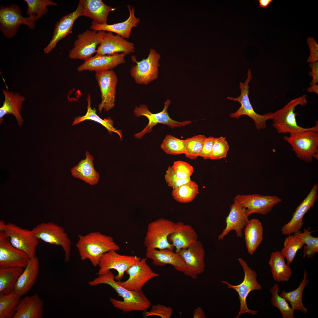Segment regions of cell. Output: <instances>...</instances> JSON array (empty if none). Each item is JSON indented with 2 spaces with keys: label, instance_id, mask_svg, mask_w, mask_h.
<instances>
[{
  "label": "cell",
  "instance_id": "36",
  "mask_svg": "<svg viewBox=\"0 0 318 318\" xmlns=\"http://www.w3.org/2000/svg\"><path fill=\"white\" fill-rule=\"evenodd\" d=\"M308 275V272L306 270H304L303 279L297 289L289 292L282 290L279 294L290 303L291 307L294 311H300L304 314L307 313L308 309L303 305L302 297L304 290L307 286L309 282V279H307Z\"/></svg>",
  "mask_w": 318,
  "mask_h": 318
},
{
  "label": "cell",
  "instance_id": "34",
  "mask_svg": "<svg viewBox=\"0 0 318 318\" xmlns=\"http://www.w3.org/2000/svg\"><path fill=\"white\" fill-rule=\"evenodd\" d=\"M269 264L272 277L275 281L287 282L289 280L292 272L289 265L286 264L285 258L280 251L271 253Z\"/></svg>",
  "mask_w": 318,
  "mask_h": 318
},
{
  "label": "cell",
  "instance_id": "39",
  "mask_svg": "<svg viewBox=\"0 0 318 318\" xmlns=\"http://www.w3.org/2000/svg\"><path fill=\"white\" fill-rule=\"evenodd\" d=\"M198 193V186L195 182L191 180L173 189L172 195L177 202L187 203L193 201Z\"/></svg>",
  "mask_w": 318,
  "mask_h": 318
},
{
  "label": "cell",
  "instance_id": "56",
  "mask_svg": "<svg viewBox=\"0 0 318 318\" xmlns=\"http://www.w3.org/2000/svg\"><path fill=\"white\" fill-rule=\"evenodd\" d=\"M6 224L5 222L3 220H1L0 221V231H4Z\"/></svg>",
  "mask_w": 318,
  "mask_h": 318
},
{
  "label": "cell",
  "instance_id": "46",
  "mask_svg": "<svg viewBox=\"0 0 318 318\" xmlns=\"http://www.w3.org/2000/svg\"><path fill=\"white\" fill-rule=\"evenodd\" d=\"M229 146L226 137L216 138L213 144L210 159H218L226 157Z\"/></svg>",
  "mask_w": 318,
  "mask_h": 318
},
{
  "label": "cell",
  "instance_id": "23",
  "mask_svg": "<svg viewBox=\"0 0 318 318\" xmlns=\"http://www.w3.org/2000/svg\"><path fill=\"white\" fill-rule=\"evenodd\" d=\"M134 44L120 35H115L110 32H106L100 44L97 47L96 54L111 55L124 53L127 54L135 51Z\"/></svg>",
  "mask_w": 318,
  "mask_h": 318
},
{
  "label": "cell",
  "instance_id": "53",
  "mask_svg": "<svg viewBox=\"0 0 318 318\" xmlns=\"http://www.w3.org/2000/svg\"><path fill=\"white\" fill-rule=\"evenodd\" d=\"M193 317L194 318H205V314L203 309L199 307H198L193 311Z\"/></svg>",
  "mask_w": 318,
  "mask_h": 318
},
{
  "label": "cell",
  "instance_id": "7",
  "mask_svg": "<svg viewBox=\"0 0 318 318\" xmlns=\"http://www.w3.org/2000/svg\"><path fill=\"white\" fill-rule=\"evenodd\" d=\"M175 223L169 220L159 218L150 223L144 238L146 249L174 248L168 240V236L175 230Z\"/></svg>",
  "mask_w": 318,
  "mask_h": 318
},
{
  "label": "cell",
  "instance_id": "29",
  "mask_svg": "<svg viewBox=\"0 0 318 318\" xmlns=\"http://www.w3.org/2000/svg\"><path fill=\"white\" fill-rule=\"evenodd\" d=\"M5 98L2 106L0 108V123L4 121V117L7 114H11L15 117L18 124L22 127L24 120L21 112L24 97L19 93L2 90Z\"/></svg>",
  "mask_w": 318,
  "mask_h": 318
},
{
  "label": "cell",
  "instance_id": "19",
  "mask_svg": "<svg viewBox=\"0 0 318 318\" xmlns=\"http://www.w3.org/2000/svg\"><path fill=\"white\" fill-rule=\"evenodd\" d=\"M29 259L26 253L12 245L4 231H0V267L24 268Z\"/></svg>",
  "mask_w": 318,
  "mask_h": 318
},
{
  "label": "cell",
  "instance_id": "15",
  "mask_svg": "<svg viewBox=\"0 0 318 318\" xmlns=\"http://www.w3.org/2000/svg\"><path fill=\"white\" fill-rule=\"evenodd\" d=\"M234 199L244 208L248 216L254 213L266 215L270 212L274 207L281 201L280 198L276 196L257 194H238Z\"/></svg>",
  "mask_w": 318,
  "mask_h": 318
},
{
  "label": "cell",
  "instance_id": "35",
  "mask_svg": "<svg viewBox=\"0 0 318 318\" xmlns=\"http://www.w3.org/2000/svg\"><path fill=\"white\" fill-rule=\"evenodd\" d=\"M87 101L88 105L87 112L86 114L84 116H77L75 117L72 123V125H75L86 120H92L103 126L107 130L110 134H112V132L117 134L120 137V140H122L123 139L122 131L117 130L114 127L113 120L110 117L104 119H102L97 114L96 109L95 108L93 109L92 108L91 97L90 94L88 95Z\"/></svg>",
  "mask_w": 318,
  "mask_h": 318
},
{
  "label": "cell",
  "instance_id": "54",
  "mask_svg": "<svg viewBox=\"0 0 318 318\" xmlns=\"http://www.w3.org/2000/svg\"><path fill=\"white\" fill-rule=\"evenodd\" d=\"M272 1V0H259L258 2L260 7L265 8L268 7Z\"/></svg>",
  "mask_w": 318,
  "mask_h": 318
},
{
  "label": "cell",
  "instance_id": "43",
  "mask_svg": "<svg viewBox=\"0 0 318 318\" xmlns=\"http://www.w3.org/2000/svg\"><path fill=\"white\" fill-rule=\"evenodd\" d=\"M27 4L26 13L29 16H35L38 19L41 18L48 12L47 7L56 6L58 4L51 0H25Z\"/></svg>",
  "mask_w": 318,
  "mask_h": 318
},
{
  "label": "cell",
  "instance_id": "21",
  "mask_svg": "<svg viewBox=\"0 0 318 318\" xmlns=\"http://www.w3.org/2000/svg\"><path fill=\"white\" fill-rule=\"evenodd\" d=\"M84 16L83 6L79 1L74 11L64 16L56 23L52 39L44 49V53L49 52L56 47L59 41L72 33L75 21L78 17Z\"/></svg>",
  "mask_w": 318,
  "mask_h": 318
},
{
  "label": "cell",
  "instance_id": "20",
  "mask_svg": "<svg viewBox=\"0 0 318 318\" xmlns=\"http://www.w3.org/2000/svg\"><path fill=\"white\" fill-rule=\"evenodd\" d=\"M318 189L317 184H315L306 197L296 208L291 220L281 228L283 235H291L301 229L304 215L313 207L317 198Z\"/></svg>",
  "mask_w": 318,
  "mask_h": 318
},
{
  "label": "cell",
  "instance_id": "41",
  "mask_svg": "<svg viewBox=\"0 0 318 318\" xmlns=\"http://www.w3.org/2000/svg\"><path fill=\"white\" fill-rule=\"evenodd\" d=\"M284 240V247L281 252L289 265L293 261L298 251L302 249L304 244L303 241L299 238L291 235H288Z\"/></svg>",
  "mask_w": 318,
  "mask_h": 318
},
{
  "label": "cell",
  "instance_id": "22",
  "mask_svg": "<svg viewBox=\"0 0 318 318\" xmlns=\"http://www.w3.org/2000/svg\"><path fill=\"white\" fill-rule=\"evenodd\" d=\"M124 53L111 55L96 54L84 61L77 68L78 72L85 70L95 71L96 73L112 70L118 65L125 62Z\"/></svg>",
  "mask_w": 318,
  "mask_h": 318
},
{
  "label": "cell",
  "instance_id": "11",
  "mask_svg": "<svg viewBox=\"0 0 318 318\" xmlns=\"http://www.w3.org/2000/svg\"><path fill=\"white\" fill-rule=\"evenodd\" d=\"M105 32L104 31L87 29L79 34L74 42L73 47L69 51V58L85 61L92 57L96 53Z\"/></svg>",
  "mask_w": 318,
  "mask_h": 318
},
{
  "label": "cell",
  "instance_id": "27",
  "mask_svg": "<svg viewBox=\"0 0 318 318\" xmlns=\"http://www.w3.org/2000/svg\"><path fill=\"white\" fill-rule=\"evenodd\" d=\"M39 261L35 256L30 258L19 276L14 292L21 297L30 291L34 285L39 275Z\"/></svg>",
  "mask_w": 318,
  "mask_h": 318
},
{
  "label": "cell",
  "instance_id": "18",
  "mask_svg": "<svg viewBox=\"0 0 318 318\" xmlns=\"http://www.w3.org/2000/svg\"><path fill=\"white\" fill-rule=\"evenodd\" d=\"M95 77L101 93L102 101L98 107L100 113L103 109L108 111L115 107L118 78L112 70L96 72Z\"/></svg>",
  "mask_w": 318,
  "mask_h": 318
},
{
  "label": "cell",
  "instance_id": "37",
  "mask_svg": "<svg viewBox=\"0 0 318 318\" xmlns=\"http://www.w3.org/2000/svg\"><path fill=\"white\" fill-rule=\"evenodd\" d=\"M24 269L21 267H0V295L14 292L17 281Z\"/></svg>",
  "mask_w": 318,
  "mask_h": 318
},
{
  "label": "cell",
  "instance_id": "13",
  "mask_svg": "<svg viewBox=\"0 0 318 318\" xmlns=\"http://www.w3.org/2000/svg\"><path fill=\"white\" fill-rule=\"evenodd\" d=\"M141 259L137 256L121 255L118 253L117 251H110L104 254L101 258L98 265L99 268L97 274L102 275L114 269L118 272L117 275L115 276V280L120 281L126 271L138 263Z\"/></svg>",
  "mask_w": 318,
  "mask_h": 318
},
{
  "label": "cell",
  "instance_id": "3",
  "mask_svg": "<svg viewBox=\"0 0 318 318\" xmlns=\"http://www.w3.org/2000/svg\"><path fill=\"white\" fill-rule=\"evenodd\" d=\"M307 103V95H304L292 100L282 108L274 112H269L270 119L273 121L272 125L280 134H291L304 132L318 127L316 121L315 125L311 127H303L298 125L296 117L298 113L294 112L296 107L305 106Z\"/></svg>",
  "mask_w": 318,
  "mask_h": 318
},
{
  "label": "cell",
  "instance_id": "1",
  "mask_svg": "<svg viewBox=\"0 0 318 318\" xmlns=\"http://www.w3.org/2000/svg\"><path fill=\"white\" fill-rule=\"evenodd\" d=\"M91 286L102 284L109 285L123 298L122 301L110 298V302L116 308L124 312L133 311H146L150 307L151 302L147 297L142 290L138 291L129 290L118 284L115 280L113 274L110 270L98 275L89 282Z\"/></svg>",
  "mask_w": 318,
  "mask_h": 318
},
{
  "label": "cell",
  "instance_id": "12",
  "mask_svg": "<svg viewBox=\"0 0 318 318\" xmlns=\"http://www.w3.org/2000/svg\"><path fill=\"white\" fill-rule=\"evenodd\" d=\"M131 58L136 64L130 69V75L136 83L146 85L158 78L160 56L154 49H150L148 57L140 61L134 56Z\"/></svg>",
  "mask_w": 318,
  "mask_h": 318
},
{
  "label": "cell",
  "instance_id": "50",
  "mask_svg": "<svg viewBox=\"0 0 318 318\" xmlns=\"http://www.w3.org/2000/svg\"><path fill=\"white\" fill-rule=\"evenodd\" d=\"M216 138L210 136L204 140L202 149L199 156L204 159H210Z\"/></svg>",
  "mask_w": 318,
  "mask_h": 318
},
{
  "label": "cell",
  "instance_id": "55",
  "mask_svg": "<svg viewBox=\"0 0 318 318\" xmlns=\"http://www.w3.org/2000/svg\"><path fill=\"white\" fill-rule=\"evenodd\" d=\"M309 92H314L318 94V85L317 84L311 85L307 89Z\"/></svg>",
  "mask_w": 318,
  "mask_h": 318
},
{
  "label": "cell",
  "instance_id": "2",
  "mask_svg": "<svg viewBox=\"0 0 318 318\" xmlns=\"http://www.w3.org/2000/svg\"><path fill=\"white\" fill-rule=\"evenodd\" d=\"M76 247L80 259L88 260L94 266H98L100 260L106 252L119 251L120 247L112 237L98 231L78 236Z\"/></svg>",
  "mask_w": 318,
  "mask_h": 318
},
{
  "label": "cell",
  "instance_id": "38",
  "mask_svg": "<svg viewBox=\"0 0 318 318\" xmlns=\"http://www.w3.org/2000/svg\"><path fill=\"white\" fill-rule=\"evenodd\" d=\"M21 297L14 292L0 295V318H14Z\"/></svg>",
  "mask_w": 318,
  "mask_h": 318
},
{
  "label": "cell",
  "instance_id": "31",
  "mask_svg": "<svg viewBox=\"0 0 318 318\" xmlns=\"http://www.w3.org/2000/svg\"><path fill=\"white\" fill-rule=\"evenodd\" d=\"M82 5L84 16L99 24H107L109 14L116 10L105 4L102 0H80Z\"/></svg>",
  "mask_w": 318,
  "mask_h": 318
},
{
  "label": "cell",
  "instance_id": "40",
  "mask_svg": "<svg viewBox=\"0 0 318 318\" xmlns=\"http://www.w3.org/2000/svg\"><path fill=\"white\" fill-rule=\"evenodd\" d=\"M271 294V303L272 306L277 308L283 318H294V311L290 307L288 302L281 297L279 293L280 289L278 284H275L270 289Z\"/></svg>",
  "mask_w": 318,
  "mask_h": 318
},
{
  "label": "cell",
  "instance_id": "45",
  "mask_svg": "<svg viewBox=\"0 0 318 318\" xmlns=\"http://www.w3.org/2000/svg\"><path fill=\"white\" fill-rule=\"evenodd\" d=\"M206 138L203 135H198L186 139V157L193 160L199 156L205 140Z\"/></svg>",
  "mask_w": 318,
  "mask_h": 318
},
{
  "label": "cell",
  "instance_id": "32",
  "mask_svg": "<svg viewBox=\"0 0 318 318\" xmlns=\"http://www.w3.org/2000/svg\"><path fill=\"white\" fill-rule=\"evenodd\" d=\"M85 156V159L81 160L72 168V175L74 178H79L91 185H94L99 181V174L94 167L93 156L87 151L86 152Z\"/></svg>",
  "mask_w": 318,
  "mask_h": 318
},
{
  "label": "cell",
  "instance_id": "44",
  "mask_svg": "<svg viewBox=\"0 0 318 318\" xmlns=\"http://www.w3.org/2000/svg\"><path fill=\"white\" fill-rule=\"evenodd\" d=\"M160 147L168 154L178 155L184 154L186 151V140L177 138L173 136L166 135Z\"/></svg>",
  "mask_w": 318,
  "mask_h": 318
},
{
  "label": "cell",
  "instance_id": "30",
  "mask_svg": "<svg viewBox=\"0 0 318 318\" xmlns=\"http://www.w3.org/2000/svg\"><path fill=\"white\" fill-rule=\"evenodd\" d=\"M44 303L37 294L21 298L14 318H42Z\"/></svg>",
  "mask_w": 318,
  "mask_h": 318
},
{
  "label": "cell",
  "instance_id": "28",
  "mask_svg": "<svg viewBox=\"0 0 318 318\" xmlns=\"http://www.w3.org/2000/svg\"><path fill=\"white\" fill-rule=\"evenodd\" d=\"M198 238L197 233L191 226L179 221L175 223V230L169 236L168 239L177 253L195 243Z\"/></svg>",
  "mask_w": 318,
  "mask_h": 318
},
{
  "label": "cell",
  "instance_id": "33",
  "mask_svg": "<svg viewBox=\"0 0 318 318\" xmlns=\"http://www.w3.org/2000/svg\"><path fill=\"white\" fill-rule=\"evenodd\" d=\"M244 239L247 251L253 255L263 239L262 224L258 219L253 218L249 220L244 228Z\"/></svg>",
  "mask_w": 318,
  "mask_h": 318
},
{
  "label": "cell",
  "instance_id": "49",
  "mask_svg": "<svg viewBox=\"0 0 318 318\" xmlns=\"http://www.w3.org/2000/svg\"><path fill=\"white\" fill-rule=\"evenodd\" d=\"M165 178L168 186L172 187L173 189L191 180V178L185 179H180L178 178L170 166L168 168L165 175Z\"/></svg>",
  "mask_w": 318,
  "mask_h": 318
},
{
  "label": "cell",
  "instance_id": "24",
  "mask_svg": "<svg viewBox=\"0 0 318 318\" xmlns=\"http://www.w3.org/2000/svg\"><path fill=\"white\" fill-rule=\"evenodd\" d=\"M249 220L244 208L234 199L233 203L230 207L229 213L226 219V227L218 236V240H223L232 230L235 231L237 237H242V230L244 229Z\"/></svg>",
  "mask_w": 318,
  "mask_h": 318
},
{
  "label": "cell",
  "instance_id": "5",
  "mask_svg": "<svg viewBox=\"0 0 318 318\" xmlns=\"http://www.w3.org/2000/svg\"><path fill=\"white\" fill-rule=\"evenodd\" d=\"M38 19L35 16L24 17L19 6L15 4L0 7V29L4 35L11 38L17 34L20 25L27 26L31 30L35 27V21Z\"/></svg>",
  "mask_w": 318,
  "mask_h": 318
},
{
  "label": "cell",
  "instance_id": "8",
  "mask_svg": "<svg viewBox=\"0 0 318 318\" xmlns=\"http://www.w3.org/2000/svg\"><path fill=\"white\" fill-rule=\"evenodd\" d=\"M244 273V278L240 284L233 285L227 281L221 282L227 285L228 288L235 290L238 295L240 302V308L238 313L235 318H238L242 314L248 313L252 315L257 314L258 311L249 309L247 306L246 298L249 293L254 290H261L262 287L257 280V274L256 271L250 268L246 262L242 258L238 259Z\"/></svg>",
  "mask_w": 318,
  "mask_h": 318
},
{
  "label": "cell",
  "instance_id": "51",
  "mask_svg": "<svg viewBox=\"0 0 318 318\" xmlns=\"http://www.w3.org/2000/svg\"><path fill=\"white\" fill-rule=\"evenodd\" d=\"M307 41L310 52L307 62L310 63L318 61V44L317 41L313 37H308Z\"/></svg>",
  "mask_w": 318,
  "mask_h": 318
},
{
  "label": "cell",
  "instance_id": "10",
  "mask_svg": "<svg viewBox=\"0 0 318 318\" xmlns=\"http://www.w3.org/2000/svg\"><path fill=\"white\" fill-rule=\"evenodd\" d=\"M170 103V100H167L164 103V107L162 111L155 114L151 113L145 104H142L139 107L136 106L133 111L135 115L137 117L144 116L148 118L149 122L141 131L135 134L134 137L137 139L141 138L146 133L151 132L154 127L159 123L166 125L173 128L185 126L192 122L188 120L178 122L171 119L167 111Z\"/></svg>",
  "mask_w": 318,
  "mask_h": 318
},
{
  "label": "cell",
  "instance_id": "9",
  "mask_svg": "<svg viewBox=\"0 0 318 318\" xmlns=\"http://www.w3.org/2000/svg\"><path fill=\"white\" fill-rule=\"evenodd\" d=\"M247 76V78L244 83L240 82L239 89L241 90L240 96L236 98L230 97H227L229 100L238 102L241 105L236 112H231L230 116L231 118L238 119L242 115H247L254 120L257 130L263 129L266 127V121L270 119L269 113L260 115L256 113L254 110L249 97L250 87L249 84L252 78L250 69L248 70Z\"/></svg>",
  "mask_w": 318,
  "mask_h": 318
},
{
  "label": "cell",
  "instance_id": "48",
  "mask_svg": "<svg viewBox=\"0 0 318 318\" xmlns=\"http://www.w3.org/2000/svg\"><path fill=\"white\" fill-rule=\"evenodd\" d=\"M144 312L143 315L145 317L156 316L162 318H170L173 314L172 307L160 304L152 305L149 311Z\"/></svg>",
  "mask_w": 318,
  "mask_h": 318
},
{
  "label": "cell",
  "instance_id": "17",
  "mask_svg": "<svg viewBox=\"0 0 318 318\" xmlns=\"http://www.w3.org/2000/svg\"><path fill=\"white\" fill-rule=\"evenodd\" d=\"M146 257L141 259L137 263L132 266L125 271L129 276L126 280L116 281L120 285L130 291L142 290L144 285L150 280L158 277L159 274L153 271L147 263Z\"/></svg>",
  "mask_w": 318,
  "mask_h": 318
},
{
  "label": "cell",
  "instance_id": "26",
  "mask_svg": "<svg viewBox=\"0 0 318 318\" xmlns=\"http://www.w3.org/2000/svg\"><path fill=\"white\" fill-rule=\"evenodd\" d=\"M169 248L157 250L146 249V257L151 259L154 265L164 266L166 264L173 266L175 270L183 274L185 272L186 265L178 254Z\"/></svg>",
  "mask_w": 318,
  "mask_h": 318
},
{
  "label": "cell",
  "instance_id": "14",
  "mask_svg": "<svg viewBox=\"0 0 318 318\" xmlns=\"http://www.w3.org/2000/svg\"><path fill=\"white\" fill-rule=\"evenodd\" d=\"M4 232L14 247L25 252L30 259L36 256L39 240L34 236L32 230L9 223L6 224Z\"/></svg>",
  "mask_w": 318,
  "mask_h": 318
},
{
  "label": "cell",
  "instance_id": "4",
  "mask_svg": "<svg viewBox=\"0 0 318 318\" xmlns=\"http://www.w3.org/2000/svg\"><path fill=\"white\" fill-rule=\"evenodd\" d=\"M283 139L292 148L297 157L311 163L313 158L318 159V127L286 136Z\"/></svg>",
  "mask_w": 318,
  "mask_h": 318
},
{
  "label": "cell",
  "instance_id": "25",
  "mask_svg": "<svg viewBox=\"0 0 318 318\" xmlns=\"http://www.w3.org/2000/svg\"><path fill=\"white\" fill-rule=\"evenodd\" d=\"M127 7L129 12V16L125 21L113 24H100L93 21L90 27L91 30L114 33L125 39L129 38L132 29L138 26L140 19L136 17L135 9L133 6L128 5Z\"/></svg>",
  "mask_w": 318,
  "mask_h": 318
},
{
  "label": "cell",
  "instance_id": "16",
  "mask_svg": "<svg viewBox=\"0 0 318 318\" xmlns=\"http://www.w3.org/2000/svg\"><path fill=\"white\" fill-rule=\"evenodd\" d=\"M185 263L186 268L184 274L193 279L205 271V251L201 243L197 240L189 247L177 252Z\"/></svg>",
  "mask_w": 318,
  "mask_h": 318
},
{
  "label": "cell",
  "instance_id": "42",
  "mask_svg": "<svg viewBox=\"0 0 318 318\" xmlns=\"http://www.w3.org/2000/svg\"><path fill=\"white\" fill-rule=\"evenodd\" d=\"M310 228H304L303 233L300 231L294 233V235L301 239L306 246H303V258L307 256L308 258H313L318 252V238L311 235L314 231H310Z\"/></svg>",
  "mask_w": 318,
  "mask_h": 318
},
{
  "label": "cell",
  "instance_id": "6",
  "mask_svg": "<svg viewBox=\"0 0 318 318\" xmlns=\"http://www.w3.org/2000/svg\"><path fill=\"white\" fill-rule=\"evenodd\" d=\"M39 240L51 244L60 246L64 253V260L68 262L71 256V242L64 228L52 222L39 223L32 230Z\"/></svg>",
  "mask_w": 318,
  "mask_h": 318
},
{
  "label": "cell",
  "instance_id": "52",
  "mask_svg": "<svg viewBox=\"0 0 318 318\" xmlns=\"http://www.w3.org/2000/svg\"><path fill=\"white\" fill-rule=\"evenodd\" d=\"M309 66L311 69V71L309 72V74L312 78L310 85L317 84L318 82V61L310 62Z\"/></svg>",
  "mask_w": 318,
  "mask_h": 318
},
{
  "label": "cell",
  "instance_id": "47",
  "mask_svg": "<svg viewBox=\"0 0 318 318\" xmlns=\"http://www.w3.org/2000/svg\"><path fill=\"white\" fill-rule=\"evenodd\" d=\"M171 167L176 177L180 179L190 178L193 171L191 165L181 160L175 162Z\"/></svg>",
  "mask_w": 318,
  "mask_h": 318
}]
</instances>
